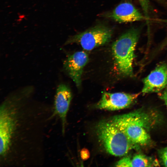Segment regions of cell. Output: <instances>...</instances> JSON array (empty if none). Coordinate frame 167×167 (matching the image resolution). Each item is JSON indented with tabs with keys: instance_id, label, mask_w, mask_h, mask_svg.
<instances>
[{
	"instance_id": "15",
	"label": "cell",
	"mask_w": 167,
	"mask_h": 167,
	"mask_svg": "<svg viewBox=\"0 0 167 167\" xmlns=\"http://www.w3.org/2000/svg\"><path fill=\"white\" fill-rule=\"evenodd\" d=\"M162 159H167V147L163 149L161 152Z\"/></svg>"
},
{
	"instance_id": "3",
	"label": "cell",
	"mask_w": 167,
	"mask_h": 167,
	"mask_svg": "<svg viewBox=\"0 0 167 167\" xmlns=\"http://www.w3.org/2000/svg\"><path fill=\"white\" fill-rule=\"evenodd\" d=\"M141 28H132L121 35L112 44V52L119 73L123 75H133L135 50Z\"/></svg>"
},
{
	"instance_id": "9",
	"label": "cell",
	"mask_w": 167,
	"mask_h": 167,
	"mask_svg": "<svg viewBox=\"0 0 167 167\" xmlns=\"http://www.w3.org/2000/svg\"><path fill=\"white\" fill-rule=\"evenodd\" d=\"M143 94L157 92L167 86V64L158 66L143 80Z\"/></svg>"
},
{
	"instance_id": "8",
	"label": "cell",
	"mask_w": 167,
	"mask_h": 167,
	"mask_svg": "<svg viewBox=\"0 0 167 167\" xmlns=\"http://www.w3.org/2000/svg\"><path fill=\"white\" fill-rule=\"evenodd\" d=\"M88 60V54L79 51L68 56L63 63L64 70L78 88L81 86L83 69Z\"/></svg>"
},
{
	"instance_id": "6",
	"label": "cell",
	"mask_w": 167,
	"mask_h": 167,
	"mask_svg": "<svg viewBox=\"0 0 167 167\" xmlns=\"http://www.w3.org/2000/svg\"><path fill=\"white\" fill-rule=\"evenodd\" d=\"M139 95V93L104 92L96 107L99 109L111 111L122 109L129 106Z\"/></svg>"
},
{
	"instance_id": "2",
	"label": "cell",
	"mask_w": 167,
	"mask_h": 167,
	"mask_svg": "<svg viewBox=\"0 0 167 167\" xmlns=\"http://www.w3.org/2000/svg\"><path fill=\"white\" fill-rule=\"evenodd\" d=\"M136 146L146 145L150 140L148 131L150 119L141 110L114 116L110 119Z\"/></svg>"
},
{
	"instance_id": "4",
	"label": "cell",
	"mask_w": 167,
	"mask_h": 167,
	"mask_svg": "<svg viewBox=\"0 0 167 167\" xmlns=\"http://www.w3.org/2000/svg\"><path fill=\"white\" fill-rule=\"evenodd\" d=\"M96 132L99 142L106 152L116 156H122L137 146L110 119L100 122Z\"/></svg>"
},
{
	"instance_id": "12",
	"label": "cell",
	"mask_w": 167,
	"mask_h": 167,
	"mask_svg": "<svg viewBox=\"0 0 167 167\" xmlns=\"http://www.w3.org/2000/svg\"><path fill=\"white\" fill-rule=\"evenodd\" d=\"M145 15V17L148 18V14L150 9V6L148 0H138Z\"/></svg>"
},
{
	"instance_id": "14",
	"label": "cell",
	"mask_w": 167,
	"mask_h": 167,
	"mask_svg": "<svg viewBox=\"0 0 167 167\" xmlns=\"http://www.w3.org/2000/svg\"><path fill=\"white\" fill-rule=\"evenodd\" d=\"M161 98L164 100L167 107V88L164 91L161 95Z\"/></svg>"
},
{
	"instance_id": "11",
	"label": "cell",
	"mask_w": 167,
	"mask_h": 167,
	"mask_svg": "<svg viewBox=\"0 0 167 167\" xmlns=\"http://www.w3.org/2000/svg\"><path fill=\"white\" fill-rule=\"evenodd\" d=\"M154 161L145 155L138 154L132 157H124L119 161L115 164L117 167H150L153 166L156 164Z\"/></svg>"
},
{
	"instance_id": "1",
	"label": "cell",
	"mask_w": 167,
	"mask_h": 167,
	"mask_svg": "<svg viewBox=\"0 0 167 167\" xmlns=\"http://www.w3.org/2000/svg\"><path fill=\"white\" fill-rule=\"evenodd\" d=\"M33 88L8 95L0 106V166L41 165L46 129L56 117L53 106L31 104Z\"/></svg>"
},
{
	"instance_id": "13",
	"label": "cell",
	"mask_w": 167,
	"mask_h": 167,
	"mask_svg": "<svg viewBox=\"0 0 167 167\" xmlns=\"http://www.w3.org/2000/svg\"><path fill=\"white\" fill-rule=\"evenodd\" d=\"M80 154L81 157L83 160H86L89 157V152L85 148H84L81 150Z\"/></svg>"
},
{
	"instance_id": "7",
	"label": "cell",
	"mask_w": 167,
	"mask_h": 167,
	"mask_svg": "<svg viewBox=\"0 0 167 167\" xmlns=\"http://www.w3.org/2000/svg\"><path fill=\"white\" fill-rule=\"evenodd\" d=\"M72 98V94L69 88L62 84L58 87L53 105L54 113L61 122L62 135L65 134L67 116Z\"/></svg>"
},
{
	"instance_id": "5",
	"label": "cell",
	"mask_w": 167,
	"mask_h": 167,
	"mask_svg": "<svg viewBox=\"0 0 167 167\" xmlns=\"http://www.w3.org/2000/svg\"><path fill=\"white\" fill-rule=\"evenodd\" d=\"M113 33L111 28L104 25H98L71 36L65 44L78 43L84 50L90 51L109 42Z\"/></svg>"
},
{
	"instance_id": "10",
	"label": "cell",
	"mask_w": 167,
	"mask_h": 167,
	"mask_svg": "<svg viewBox=\"0 0 167 167\" xmlns=\"http://www.w3.org/2000/svg\"><path fill=\"white\" fill-rule=\"evenodd\" d=\"M111 19L120 23L141 21L146 19L131 3H120L109 14Z\"/></svg>"
}]
</instances>
